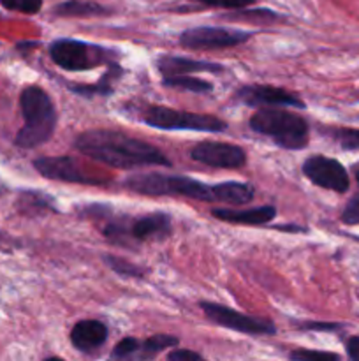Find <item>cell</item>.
<instances>
[{"label":"cell","mask_w":359,"mask_h":361,"mask_svg":"<svg viewBox=\"0 0 359 361\" xmlns=\"http://www.w3.org/2000/svg\"><path fill=\"white\" fill-rule=\"evenodd\" d=\"M74 148L84 157L116 169H134L141 166H171L169 159L153 145L143 140L108 129H92L80 134Z\"/></svg>","instance_id":"1"},{"label":"cell","mask_w":359,"mask_h":361,"mask_svg":"<svg viewBox=\"0 0 359 361\" xmlns=\"http://www.w3.org/2000/svg\"><path fill=\"white\" fill-rule=\"evenodd\" d=\"M125 187L144 196H183L199 201H217L227 204H246L253 197V187L241 182H224L204 185L189 176L144 173L125 180Z\"/></svg>","instance_id":"2"},{"label":"cell","mask_w":359,"mask_h":361,"mask_svg":"<svg viewBox=\"0 0 359 361\" xmlns=\"http://www.w3.org/2000/svg\"><path fill=\"white\" fill-rule=\"evenodd\" d=\"M25 126L16 134L14 143L20 148H37L55 133L56 111L49 95L41 87H27L20 97Z\"/></svg>","instance_id":"3"},{"label":"cell","mask_w":359,"mask_h":361,"mask_svg":"<svg viewBox=\"0 0 359 361\" xmlns=\"http://www.w3.org/2000/svg\"><path fill=\"white\" fill-rule=\"evenodd\" d=\"M250 129L271 137L287 150H299L308 145V123L301 115L284 108H260L248 122Z\"/></svg>","instance_id":"4"},{"label":"cell","mask_w":359,"mask_h":361,"mask_svg":"<svg viewBox=\"0 0 359 361\" xmlns=\"http://www.w3.org/2000/svg\"><path fill=\"white\" fill-rule=\"evenodd\" d=\"M143 122L155 129L164 130H197V133H224L227 123L211 115L178 111L164 106H151L144 111Z\"/></svg>","instance_id":"5"},{"label":"cell","mask_w":359,"mask_h":361,"mask_svg":"<svg viewBox=\"0 0 359 361\" xmlns=\"http://www.w3.org/2000/svg\"><path fill=\"white\" fill-rule=\"evenodd\" d=\"M51 60L65 71H88L108 60V51L101 46L76 39H56L49 46Z\"/></svg>","instance_id":"6"},{"label":"cell","mask_w":359,"mask_h":361,"mask_svg":"<svg viewBox=\"0 0 359 361\" xmlns=\"http://www.w3.org/2000/svg\"><path fill=\"white\" fill-rule=\"evenodd\" d=\"M35 169L49 180L65 183H84V185H104L109 178L102 173H95L88 166L73 157H41L34 161Z\"/></svg>","instance_id":"7"},{"label":"cell","mask_w":359,"mask_h":361,"mask_svg":"<svg viewBox=\"0 0 359 361\" xmlns=\"http://www.w3.org/2000/svg\"><path fill=\"white\" fill-rule=\"evenodd\" d=\"M201 309H203L204 316L210 321H213L215 324L222 328H227V330L239 331V334L246 335H275L277 334V328L271 323L270 319H264V317H253L246 316V314L234 312L229 307L218 305V303H201Z\"/></svg>","instance_id":"8"},{"label":"cell","mask_w":359,"mask_h":361,"mask_svg":"<svg viewBox=\"0 0 359 361\" xmlns=\"http://www.w3.org/2000/svg\"><path fill=\"white\" fill-rule=\"evenodd\" d=\"M250 35V32L224 27H196L183 32L180 42L189 49H218L243 44L248 41Z\"/></svg>","instance_id":"9"},{"label":"cell","mask_w":359,"mask_h":361,"mask_svg":"<svg viewBox=\"0 0 359 361\" xmlns=\"http://www.w3.org/2000/svg\"><path fill=\"white\" fill-rule=\"evenodd\" d=\"M303 173L306 178L322 189L334 190V192H347L348 173L336 159L324 157V155H313L303 162Z\"/></svg>","instance_id":"10"},{"label":"cell","mask_w":359,"mask_h":361,"mask_svg":"<svg viewBox=\"0 0 359 361\" xmlns=\"http://www.w3.org/2000/svg\"><path fill=\"white\" fill-rule=\"evenodd\" d=\"M190 157L196 162L210 168L238 169L246 162L245 150L236 145L218 143V141H203L190 150Z\"/></svg>","instance_id":"11"},{"label":"cell","mask_w":359,"mask_h":361,"mask_svg":"<svg viewBox=\"0 0 359 361\" xmlns=\"http://www.w3.org/2000/svg\"><path fill=\"white\" fill-rule=\"evenodd\" d=\"M176 344H178V338L172 335H155L146 341L127 337L115 345L109 361H148Z\"/></svg>","instance_id":"12"},{"label":"cell","mask_w":359,"mask_h":361,"mask_svg":"<svg viewBox=\"0 0 359 361\" xmlns=\"http://www.w3.org/2000/svg\"><path fill=\"white\" fill-rule=\"evenodd\" d=\"M239 102L246 106H260V108H305V102L296 94L284 90V88L267 87V85H246L241 87L234 95Z\"/></svg>","instance_id":"13"},{"label":"cell","mask_w":359,"mask_h":361,"mask_svg":"<svg viewBox=\"0 0 359 361\" xmlns=\"http://www.w3.org/2000/svg\"><path fill=\"white\" fill-rule=\"evenodd\" d=\"M130 238L134 242L144 240H164L171 235V217L165 214H150L129 224Z\"/></svg>","instance_id":"14"},{"label":"cell","mask_w":359,"mask_h":361,"mask_svg":"<svg viewBox=\"0 0 359 361\" xmlns=\"http://www.w3.org/2000/svg\"><path fill=\"white\" fill-rule=\"evenodd\" d=\"M108 338V328L94 319L80 321L70 331V342L83 353H92L101 348Z\"/></svg>","instance_id":"15"},{"label":"cell","mask_w":359,"mask_h":361,"mask_svg":"<svg viewBox=\"0 0 359 361\" xmlns=\"http://www.w3.org/2000/svg\"><path fill=\"white\" fill-rule=\"evenodd\" d=\"M157 67L165 78L171 76H189L190 73H220L224 67L218 63L203 62V60H194V59H183V56H172L164 55L157 60Z\"/></svg>","instance_id":"16"},{"label":"cell","mask_w":359,"mask_h":361,"mask_svg":"<svg viewBox=\"0 0 359 361\" xmlns=\"http://www.w3.org/2000/svg\"><path fill=\"white\" fill-rule=\"evenodd\" d=\"M213 217L220 221L231 222V224H245V226H263L273 221L277 217L275 207H257L252 210H213Z\"/></svg>","instance_id":"17"},{"label":"cell","mask_w":359,"mask_h":361,"mask_svg":"<svg viewBox=\"0 0 359 361\" xmlns=\"http://www.w3.org/2000/svg\"><path fill=\"white\" fill-rule=\"evenodd\" d=\"M56 16L65 18H87V16H102V14H109L106 7L101 4L87 2V0H69V2H62L55 7Z\"/></svg>","instance_id":"18"},{"label":"cell","mask_w":359,"mask_h":361,"mask_svg":"<svg viewBox=\"0 0 359 361\" xmlns=\"http://www.w3.org/2000/svg\"><path fill=\"white\" fill-rule=\"evenodd\" d=\"M162 83H164V87L194 92V94H208V92L213 90L211 83H208V81L201 80V78H194V76L164 78V81H162Z\"/></svg>","instance_id":"19"},{"label":"cell","mask_w":359,"mask_h":361,"mask_svg":"<svg viewBox=\"0 0 359 361\" xmlns=\"http://www.w3.org/2000/svg\"><path fill=\"white\" fill-rule=\"evenodd\" d=\"M292 361H340V356L327 351H315V349H296L291 353Z\"/></svg>","instance_id":"20"},{"label":"cell","mask_w":359,"mask_h":361,"mask_svg":"<svg viewBox=\"0 0 359 361\" xmlns=\"http://www.w3.org/2000/svg\"><path fill=\"white\" fill-rule=\"evenodd\" d=\"M106 263L109 264L111 270H115L118 275H123V277H143V270L139 267L122 259V257L109 256L106 257Z\"/></svg>","instance_id":"21"},{"label":"cell","mask_w":359,"mask_h":361,"mask_svg":"<svg viewBox=\"0 0 359 361\" xmlns=\"http://www.w3.org/2000/svg\"><path fill=\"white\" fill-rule=\"evenodd\" d=\"M333 136L345 150H359V129L341 127V129L334 130Z\"/></svg>","instance_id":"22"},{"label":"cell","mask_w":359,"mask_h":361,"mask_svg":"<svg viewBox=\"0 0 359 361\" xmlns=\"http://www.w3.org/2000/svg\"><path fill=\"white\" fill-rule=\"evenodd\" d=\"M6 9L9 11H18V13L25 14H35L41 11L42 0H0Z\"/></svg>","instance_id":"23"},{"label":"cell","mask_w":359,"mask_h":361,"mask_svg":"<svg viewBox=\"0 0 359 361\" xmlns=\"http://www.w3.org/2000/svg\"><path fill=\"white\" fill-rule=\"evenodd\" d=\"M341 221L348 226H359V194L352 196L341 212Z\"/></svg>","instance_id":"24"},{"label":"cell","mask_w":359,"mask_h":361,"mask_svg":"<svg viewBox=\"0 0 359 361\" xmlns=\"http://www.w3.org/2000/svg\"><path fill=\"white\" fill-rule=\"evenodd\" d=\"M199 2L210 7H222V9H245L256 4V0H199Z\"/></svg>","instance_id":"25"},{"label":"cell","mask_w":359,"mask_h":361,"mask_svg":"<svg viewBox=\"0 0 359 361\" xmlns=\"http://www.w3.org/2000/svg\"><path fill=\"white\" fill-rule=\"evenodd\" d=\"M168 361H204V360L203 356L190 351V349H176V351L169 353Z\"/></svg>","instance_id":"26"},{"label":"cell","mask_w":359,"mask_h":361,"mask_svg":"<svg viewBox=\"0 0 359 361\" xmlns=\"http://www.w3.org/2000/svg\"><path fill=\"white\" fill-rule=\"evenodd\" d=\"M345 349H347L348 358L352 361H359V337H351L345 344Z\"/></svg>","instance_id":"27"},{"label":"cell","mask_w":359,"mask_h":361,"mask_svg":"<svg viewBox=\"0 0 359 361\" xmlns=\"http://www.w3.org/2000/svg\"><path fill=\"white\" fill-rule=\"evenodd\" d=\"M303 328L306 330H317V331H333L340 328V324L336 323H306L303 324Z\"/></svg>","instance_id":"28"},{"label":"cell","mask_w":359,"mask_h":361,"mask_svg":"<svg viewBox=\"0 0 359 361\" xmlns=\"http://www.w3.org/2000/svg\"><path fill=\"white\" fill-rule=\"evenodd\" d=\"M0 249H6V250H9V249H13V242H11V238L9 236H6V235H2V233H0Z\"/></svg>","instance_id":"29"},{"label":"cell","mask_w":359,"mask_h":361,"mask_svg":"<svg viewBox=\"0 0 359 361\" xmlns=\"http://www.w3.org/2000/svg\"><path fill=\"white\" fill-rule=\"evenodd\" d=\"M354 175H355V180H358V183H359V164L354 166Z\"/></svg>","instance_id":"30"},{"label":"cell","mask_w":359,"mask_h":361,"mask_svg":"<svg viewBox=\"0 0 359 361\" xmlns=\"http://www.w3.org/2000/svg\"><path fill=\"white\" fill-rule=\"evenodd\" d=\"M46 361H63V360H60V358H48Z\"/></svg>","instance_id":"31"}]
</instances>
